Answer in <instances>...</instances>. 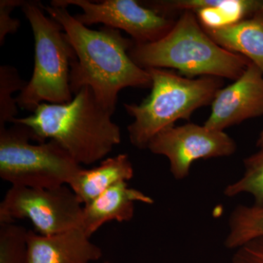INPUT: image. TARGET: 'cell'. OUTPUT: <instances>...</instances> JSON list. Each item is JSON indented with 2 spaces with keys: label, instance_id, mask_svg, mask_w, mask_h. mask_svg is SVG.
I'll return each instance as SVG.
<instances>
[{
  "label": "cell",
  "instance_id": "44dd1931",
  "mask_svg": "<svg viewBox=\"0 0 263 263\" xmlns=\"http://www.w3.org/2000/svg\"><path fill=\"white\" fill-rule=\"evenodd\" d=\"M231 263H263V238L252 240L235 250Z\"/></svg>",
  "mask_w": 263,
  "mask_h": 263
},
{
  "label": "cell",
  "instance_id": "5bb4252c",
  "mask_svg": "<svg viewBox=\"0 0 263 263\" xmlns=\"http://www.w3.org/2000/svg\"><path fill=\"white\" fill-rule=\"evenodd\" d=\"M202 28L221 47L247 57L263 73V8L238 23Z\"/></svg>",
  "mask_w": 263,
  "mask_h": 263
},
{
  "label": "cell",
  "instance_id": "ac0fdd59",
  "mask_svg": "<svg viewBox=\"0 0 263 263\" xmlns=\"http://www.w3.org/2000/svg\"><path fill=\"white\" fill-rule=\"evenodd\" d=\"M27 82L21 79L14 67L3 65L0 67V127L13 122L18 114L16 99L13 98L15 91H22Z\"/></svg>",
  "mask_w": 263,
  "mask_h": 263
},
{
  "label": "cell",
  "instance_id": "e0dca14e",
  "mask_svg": "<svg viewBox=\"0 0 263 263\" xmlns=\"http://www.w3.org/2000/svg\"><path fill=\"white\" fill-rule=\"evenodd\" d=\"M243 160L245 173L238 181L228 185L224 190L226 197L240 194L252 195L254 205H263V147Z\"/></svg>",
  "mask_w": 263,
  "mask_h": 263
},
{
  "label": "cell",
  "instance_id": "30bf717a",
  "mask_svg": "<svg viewBox=\"0 0 263 263\" xmlns=\"http://www.w3.org/2000/svg\"><path fill=\"white\" fill-rule=\"evenodd\" d=\"M262 116L263 73L251 62L239 79L217 91L212 103V113L204 126L212 130L224 131Z\"/></svg>",
  "mask_w": 263,
  "mask_h": 263
},
{
  "label": "cell",
  "instance_id": "603a6c76",
  "mask_svg": "<svg viewBox=\"0 0 263 263\" xmlns=\"http://www.w3.org/2000/svg\"><path fill=\"white\" fill-rule=\"evenodd\" d=\"M103 263H111L109 262V261H105V262H104Z\"/></svg>",
  "mask_w": 263,
  "mask_h": 263
},
{
  "label": "cell",
  "instance_id": "9c48e42d",
  "mask_svg": "<svg viewBox=\"0 0 263 263\" xmlns=\"http://www.w3.org/2000/svg\"><path fill=\"white\" fill-rule=\"evenodd\" d=\"M53 6L76 5L83 10L74 15L84 25L103 24L105 27L128 33L136 43H153L162 39L176 21L166 18L135 0H53Z\"/></svg>",
  "mask_w": 263,
  "mask_h": 263
},
{
  "label": "cell",
  "instance_id": "7a4b0ae2",
  "mask_svg": "<svg viewBox=\"0 0 263 263\" xmlns=\"http://www.w3.org/2000/svg\"><path fill=\"white\" fill-rule=\"evenodd\" d=\"M112 116L99 105L91 88L84 86L70 103L41 104L33 115L12 123L28 127L32 141L53 140L78 164L90 165L103 160L122 141Z\"/></svg>",
  "mask_w": 263,
  "mask_h": 263
},
{
  "label": "cell",
  "instance_id": "5b68a950",
  "mask_svg": "<svg viewBox=\"0 0 263 263\" xmlns=\"http://www.w3.org/2000/svg\"><path fill=\"white\" fill-rule=\"evenodd\" d=\"M34 37V67L30 81L16 98L19 108L34 113L42 103L66 104L73 97L70 64L77 59L61 25L44 14L40 2L22 7Z\"/></svg>",
  "mask_w": 263,
  "mask_h": 263
},
{
  "label": "cell",
  "instance_id": "ffe728a7",
  "mask_svg": "<svg viewBox=\"0 0 263 263\" xmlns=\"http://www.w3.org/2000/svg\"><path fill=\"white\" fill-rule=\"evenodd\" d=\"M24 3L22 0L0 1V46L4 45L7 35L15 34L20 27L18 19L12 18L11 13L15 8L23 6Z\"/></svg>",
  "mask_w": 263,
  "mask_h": 263
},
{
  "label": "cell",
  "instance_id": "277c9868",
  "mask_svg": "<svg viewBox=\"0 0 263 263\" xmlns=\"http://www.w3.org/2000/svg\"><path fill=\"white\" fill-rule=\"evenodd\" d=\"M146 71L152 78L151 94L139 105L124 104L135 119L127 127L129 141L139 149H147L156 135L179 119L189 120L197 109L212 104L223 86L222 79L213 76L193 79L165 69Z\"/></svg>",
  "mask_w": 263,
  "mask_h": 263
},
{
  "label": "cell",
  "instance_id": "4fadbf2b",
  "mask_svg": "<svg viewBox=\"0 0 263 263\" xmlns=\"http://www.w3.org/2000/svg\"><path fill=\"white\" fill-rule=\"evenodd\" d=\"M137 202L151 205L154 200L140 190L129 187L127 181L118 183L84 205L81 229L91 238L110 221H131Z\"/></svg>",
  "mask_w": 263,
  "mask_h": 263
},
{
  "label": "cell",
  "instance_id": "ba28073f",
  "mask_svg": "<svg viewBox=\"0 0 263 263\" xmlns=\"http://www.w3.org/2000/svg\"><path fill=\"white\" fill-rule=\"evenodd\" d=\"M147 149L167 157L175 179L183 180L195 161L230 157L236 152L237 144L224 131L189 123L161 131L151 140Z\"/></svg>",
  "mask_w": 263,
  "mask_h": 263
},
{
  "label": "cell",
  "instance_id": "8fae6325",
  "mask_svg": "<svg viewBox=\"0 0 263 263\" xmlns=\"http://www.w3.org/2000/svg\"><path fill=\"white\" fill-rule=\"evenodd\" d=\"M81 228L51 235L33 230L27 233V263H90L103 257V250Z\"/></svg>",
  "mask_w": 263,
  "mask_h": 263
},
{
  "label": "cell",
  "instance_id": "9a60e30c",
  "mask_svg": "<svg viewBox=\"0 0 263 263\" xmlns=\"http://www.w3.org/2000/svg\"><path fill=\"white\" fill-rule=\"evenodd\" d=\"M134 177V168L127 154L104 159L97 167L81 170L68 185L85 205L110 186Z\"/></svg>",
  "mask_w": 263,
  "mask_h": 263
},
{
  "label": "cell",
  "instance_id": "7c38bea8",
  "mask_svg": "<svg viewBox=\"0 0 263 263\" xmlns=\"http://www.w3.org/2000/svg\"><path fill=\"white\" fill-rule=\"evenodd\" d=\"M142 4L166 18L178 12H193L202 27L209 29L238 23L263 8V1L257 0H156Z\"/></svg>",
  "mask_w": 263,
  "mask_h": 263
},
{
  "label": "cell",
  "instance_id": "d6986e66",
  "mask_svg": "<svg viewBox=\"0 0 263 263\" xmlns=\"http://www.w3.org/2000/svg\"><path fill=\"white\" fill-rule=\"evenodd\" d=\"M28 230L15 223L0 224V263H27Z\"/></svg>",
  "mask_w": 263,
  "mask_h": 263
},
{
  "label": "cell",
  "instance_id": "6da1fadb",
  "mask_svg": "<svg viewBox=\"0 0 263 263\" xmlns=\"http://www.w3.org/2000/svg\"><path fill=\"white\" fill-rule=\"evenodd\" d=\"M42 9L62 26L77 59L70 64V86L72 95L84 86L92 90L99 105L114 114L119 93L124 88H151L146 70L131 60L133 39L118 29L105 27L93 30L79 22L65 7L44 5Z\"/></svg>",
  "mask_w": 263,
  "mask_h": 263
},
{
  "label": "cell",
  "instance_id": "52a82bcc",
  "mask_svg": "<svg viewBox=\"0 0 263 263\" xmlns=\"http://www.w3.org/2000/svg\"><path fill=\"white\" fill-rule=\"evenodd\" d=\"M83 209L68 185L52 189L11 186L0 203V224L28 219L36 233L54 235L81 228Z\"/></svg>",
  "mask_w": 263,
  "mask_h": 263
},
{
  "label": "cell",
  "instance_id": "2e32d148",
  "mask_svg": "<svg viewBox=\"0 0 263 263\" xmlns=\"http://www.w3.org/2000/svg\"><path fill=\"white\" fill-rule=\"evenodd\" d=\"M260 238H263V205H237L228 219L224 247L236 250Z\"/></svg>",
  "mask_w": 263,
  "mask_h": 263
},
{
  "label": "cell",
  "instance_id": "8992f818",
  "mask_svg": "<svg viewBox=\"0 0 263 263\" xmlns=\"http://www.w3.org/2000/svg\"><path fill=\"white\" fill-rule=\"evenodd\" d=\"M30 141L32 133L24 124L0 127V177L12 186L60 187L83 169L57 142Z\"/></svg>",
  "mask_w": 263,
  "mask_h": 263
},
{
  "label": "cell",
  "instance_id": "7402d4cb",
  "mask_svg": "<svg viewBox=\"0 0 263 263\" xmlns=\"http://www.w3.org/2000/svg\"><path fill=\"white\" fill-rule=\"evenodd\" d=\"M257 146L259 147V148H262V147H263V129L261 131L258 139H257Z\"/></svg>",
  "mask_w": 263,
  "mask_h": 263
},
{
  "label": "cell",
  "instance_id": "3957f363",
  "mask_svg": "<svg viewBox=\"0 0 263 263\" xmlns=\"http://www.w3.org/2000/svg\"><path fill=\"white\" fill-rule=\"evenodd\" d=\"M131 60L141 68H173L186 78L213 76L236 81L250 60L214 42L196 15L185 11L164 37L153 43H134Z\"/></svg>",
  "mask_w": 263,
  "mask_h": 263
}]
</instances>
